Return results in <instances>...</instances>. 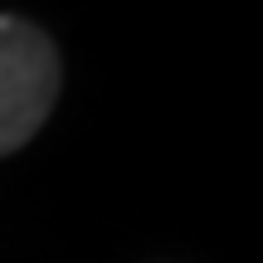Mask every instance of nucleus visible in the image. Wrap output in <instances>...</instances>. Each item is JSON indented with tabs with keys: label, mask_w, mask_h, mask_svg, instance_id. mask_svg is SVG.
I'll return each mask as SVG.
<instances>
[{
	"label": "nucleus",
	"mask_w": 263,
	"mask_h": 263,
	"mask_svg": "<svg viewBox=\"0 0 263 263\" xmlns=\"http://www.w3.org/2000/svg\"><path fill=\"white\" fill-rule=\"evenodd\" d=\"M59 103V49L34 20L0 15V156L20 151Z\"/></svg>",
	"instance_id": "1"
}]
</instances>
